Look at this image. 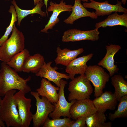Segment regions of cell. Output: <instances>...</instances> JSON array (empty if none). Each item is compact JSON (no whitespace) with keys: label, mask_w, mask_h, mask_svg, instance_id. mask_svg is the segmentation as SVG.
I'll return each instance as SVG.
<instances>
[{"label":"cell","mask_w":127,"mask_h":127,"mask_svg":"<svg viewBox=\"0 0 127 127\" xmlns=\"http://www.w3.org/2000/svg\"><path fill=\"white\" fill-rule=\"evenodd\" d=\"M106 117L104 113L96 111L87 116L86 123L87 127H111L110 122H106Z\"/></svg>","instance_id":"24"},{"label":"cell","mask_w":127,"mask_h":127,"mask_svg":"<svg viewBox=\"0 0 127 127\" xmlns=\"http://www.w3.org/2000/svg\"><path fill=\"white\" fill-rule=\"evenodd\" d=\"M84 51L82 48L71 50L67 48L62 49L58 47L56 51L57 56L54 61L56 65L60 64L66 66L79 55L83 52Z\"/></svg>","instance_id":"19"},{"label":"cell","mask_w":127,"mask_h":127,"mask_svg":"<svg viewBox=\"0 0 127 127\" xmlns=\"http://www.w3.org/2000/svg\"><path fill=\"white\" fill-rule=\"evenodd\" d=\"M44 62L43 56L40 54L30 55L25 61L22 71L36 74L39 71Z\"/></svg>","instance_id":"21"},{"label":"cell","mask_w":127,"mask_h":127,"mask_svg":"<svg viewBox=\"0 0 127 127\" xmlns=\"http://www.w3.org/2000/svg\"><path fill=\"white\" fill-rule=\"evenodd\" d=\"M52 63L50 61L47 63L45 62L39 71L36 74V76L47 79L60 87V81L63 78L67 79H70L68 75L66 74L59 72L52 67L51 65Z\"/></svg>","instance_id":"16"},{"label":"cell","mask_w":127,"mask_h":127,"mask_svg":"<svg viewBox=\"0 0 127 127\" xmlns=\"http://www.w3.org/2000/svg\"><path fill=\"white\" fill-rule=\"evenodd\" d=\"M92 53L76 58L71 61L66 67L65 71L69 74L71 80L76 74H85L88 66L87 62L92 58Z\"/></svg>","instance_id":"15"},{"label":"cell","mask_w":127,"mask_h":127,"mask_svg":"<svg viewBox=\"0 0 127 127\" xmlns=\"http://www.w3.org/2000/svg\"><path fill=\"white\" fill-rule=\"evenodd\" d=\"M85 75L94 87V96H99L103 92V90L109 80V75L98 65L88 66Z\"/></svg>","instance_id":"5"},{"label":"cell","mask_w":127,"mask_h":127,"mask_svg":"<svg viewBox=\"0 0 127 127\" xmlns=\"http://www.w3.org/2000/svg\"><path fill=\"white\" fill-rule=\"evenodd\" d=\"M121 1L117 0L115 4H110L108 1L99 2L93 0L88 3L84 2L83 5L86 8H91L95 10L94 12L98 16H104L111 14L113 12H123L127 14V9L122 5Z\"/></svg>","instance_id":"9"},{"label":"cell","mask_w":127,"mask_h":127,"mask_svg":"<svg viewBox=\"0 0 127 127\" xmlns=\"http://www.w3.org/2000/svg\"><path fill=\"white\" fill-rule=\"evenodd\" d=\"M60 83L58 100L56 103L53 104L55 106V109L49 115V116L52 119L59 118L61 116L71 118L70 109L71 106L76 100H72L70 102L67 101L65 97L64 90L67 82L62 79Z\"/></svg>","instance_id":"7"},{"label":"cell","mask_w":127,"mask_h":127,"mask_svg":"<svg viewBox=\"0 0 127 127\" xmlns=\"http://www.w3.org/2000/svg\"><path fill=\"white\" fill-rule=\"evenodd\" d=\"M12 1H15V0H12Z\"/></svg>","instance_id":"36"},{"label":"cell","mask_w":127,"mask_h":127,"mask_svg":"<svg viewBox=\"0 0 127 127\" xmlns=\"http://www.w3.org/2000/svg\"><path fill=\"white\" fill-rule=\"evenodd\" d=\"M64 0H61L59 4L52 1L50 2V5L47 10L48 12H52V14L47 24L45 26L44 28L41 30V32L48 33V30L52 29L54 26L59 22L60 20L58 16L60 13L65 11H72L73 6L67 4Z\"/></svg>","instance_id":"11"},{"label":"cell","mask_w":127,"mask_h":127,"mask_svg":"<svg viewBox=\"0 0 127 127\" xmlns=\"http://www.w3.org/2000/svg\"><path fill=\"white\" fill-rule=\"evenodd\" d=\"M59 89V87H56L50 81L44 78L41 81L40 87L36 89V91L40 96L46 97L53 104L58 101L59 94L57 91Z\"/></svg>","instance_id":"18"},{"label":"cell","mask_w":127,"mask_h":127,"mask_svg":"<svg viewBox=\"0 0 127 127\" xmlns=\"http://www.w3.org/2000/svg\"><path fill=\"white\" fill-rule=\"evenodd\" d=\"M111 82L114 87V95L118 101L123 96L127 95V82L122 75H114L111 77Z\"/></svg>","instance_id":"23"},{"label":"cell","mask_w":127,"mask_h":127,"mask_svg":"<svg viewBox=\"0 0 127 127\" xmlns=\"http://www.w3.org/2000/svg\"><path fill=\"white\" fill-rule=\"evenodd\" d=\"M68 90L70 92L68 98L69 101L89 98L93 92L90 81L85 74L80 75L72 80L69 83Z\"/></svg>","instance_id":"4"},{"label":"cell","mask_w":127,"mask_h":127,"mask_svg":"<svg viewBox=\"0 0 127 127\" xmlns=\"http://www.w3.org/2000/svg\"><path fill=\"white\" fill-rule=\"evenodd\" d=\"M11 2L15 8L17 15V25L19 26H20L22 20L28 15L36 13L39 14L43 17H46L47 16L46 12L43 11L41 10V8L44 4L43 1L40 2L36 4L32 9L29 10L20 9L18 6L15 1H12Z\"/></svg>","instance_id":"22"},{"label":"cell","mask_w":127,"mask_h":127,"mask_svg":"<svg viewBox=\"0 0 127 127\" xmlns=\"http://www.w3.org/2000/svg\"><path fill=\"white\" fill-rule=\"evenodd\" d=\"M2 99L0 96V102ZM5 125L4 122H3L1 119L0 118V127H4Z\"/></svg>","instance_id":"31"},{"label":"cell","mask_w":127,"mask_h":127,"mask_svg":"<svg viewBox=\"0 0 127 127\" xmlns=\"http://www.w3.org/2000/svg\"><path fill=\"white\" fill-rule=\"evenodd\" d=\"M106 54L98 64L106 69L109 72L110 77H111L119 70L117 65L114 64V57L116 53L121 49V47L118 45L110 44L106 45Z\"/></svg>","instance_id":"13"},{"label":"cell","mask_w":127,"mask_h":127,"mask_svg":"<svg viewBox=\"0 0 127 127\" xmlns=\"http://www.w3.org/2000/svg\"><path fill=\"white\" fill-rule=\"evenodd\" d=\"M44 0V3L46 7V13L47 16H48V12L47 10L48 2V1L49 0Z\"/></svg>","instance_id":"30"},{"label":"cell","mask_w":127,"mask_h":127,"mask_svg":"<svg viewBox=\"0 0 127 127\" xmlns=\"http://www.w3.org/2000/svg\"><path fill=\"white\" fill-rule=\"evenodd\" d=\"M123 26L127 28V14L124 13L119 15L117 12L108 15L104 20L96 23L95 28L98 29L107 26L112 27L116 26Z\"/></svg>","instance_id":"20"},{"label":"cell","mask_w":127,"mask_h":127,"mask_svg":"<svg viewBox=\"0 0 127 127\" xmlns=\"http://www.w3.org/2000/svg\"><path fill=\"white\" fill-rule=\"evenodd\" d=\"M25 93L19 91L14 97L17 105L18 113L22 121L21 127H28L32 119L33 114L30 111L32 100L25 96Z\"/></svg>","instance_id":"8"},{"label":"cell","mask_w":127,"mask_h":127,"mask_svg":"<svg viewBox=\"0 0 127 127\" xmlns=\"http://www.w3.org/2000/svg\"><path fill=\"white\" fill-rule=\"evenodd\" d=\"M81 1H83L84 2H87L88 1H92L94 0H80Z\"/></svg>","instance_id":"34"},{"label":"cell","mask_w":127,"mask_h":127,"mask_svg":"<svg viewBox=\"0 0 127 127\" xmlns=\"http://www.w3.org/2000/svg\"><path fill=\"white\" fill-rule=\"evenodd\" d=\"M8 12L11 14V21L4 34L0 38V46L8 39L9 36L13 30L15 23L17 21V14L15 8L13 5L10 6Z\"/></svg>","instance_id":"28"},{"label":"cell","mask_w":127,"mask_h":127,"mask_svg":"<svg viewBox=\"0 0 127 127\" xmlns=\"http://www.w3.org/2000/svg\"><path fill=\"white\" fill-rule=\"evenodd\" d=\"M30 55L28 49H24L14 56L6 64L16 72L22 71L25 61Z\"/></svg>","instance_id":"25"},{"label":"cell","mask_w":127,"mask_h":127,"mask_svg":"<svg viewBox=\"0 0 127 127\" xmlns=\"http://www.w3.org/2000/svg\"><path fill=\"white\" fill-rule=\"evenodd\" d=\"M92 100L97 111L104 113L107 110H114L118 101L114 93L106 91Z\"/></svg>","instance_id":"14"},{"label":"cell","mask_w":127,"mask_h":127,"mask_svg":"<svg viewBox=\"0 0 127 127\" xmlns=\"http://www.w3.org/2000/svg\"><path fill=\"white\" fill-rule=\"evenodd\" d=\"M121 2L124 5H125V4L126 3L127 0H121Z\"/></svg>","instance_id":"33"},{"label":"cell","mask_w":127,"mask_h":127,"mask_svg":"<svg viewBox=\"0 0 127 127\" xmlns=\"http://www.w3.org/2000/svg\"><path fill=\"white\" fill-rule=\"evenodd\" d=\"M30 94L36 101V111L32 115L33 127H39L43 126L49 114L54 111L55 106L46 97L40 98L37 92L31 91Z\"/></svg>","instance_id":"6"},{"label":"cell","mask_w":127,"mask_h":127,"mask_svg":"<svg viewBox=\"0 0 127 127\" xmlns=\"http://www.w3.org/2000/svg\"><path fill=\"white\" fill-rule=\"evenodd\" d=\"M34 5H36L40 2L43 1L42 0H33Z\"/></svg>","instance_id":"32"},{"label":"cell","mask_w":127,"mask_h":127,"mask_svg":"<svg viewBox=\"0 0 127 127\" xmlns=\"http://www.w3.org/2000/svg\"><path fill=\"white\" fill-rule=\"evenodd\" d=\"M25 37L15 24L10 37L0 46V60L7 63L24 48Z\"/></svg>","instance_id":"3"},{"label":"cell","mask_w":127,"mask_h":127,"mask_svg":"<svg viewBox=\"0 0 127 127\" xmlns=\"http://www.w3.org/2000/svg\"><path fill=\"white\" fill-rule=\"evenodd\" d=\"M74 3L72 6V13L64 22L67 24H73L76 20L80 18L88 17L92 19H96L98 16L94 12H90L85 8L80 0H74Z\"/></svg>","instance_id":"17"},{"label":"cell","mask_w":127,"mask_h":127,"mask_svg":"<svg viewBox=\"0 0 127 127\" xmlns=\"http://www.w3.org/2000/svg\"><path fill=\"white\" fill-rule=\"evenodd\" d=\"M98 29L82 31L76 29H69L63 33L62 41L64 42H75L84 40L96 41L99 39Z\"/></svg>","instance_id":"10"},{"label":"cell","mask_w":127,"mask_h":127,"mask_svg":"<svg viewBox=\"0 0 127 127\" xmlns=\"http://www.w3.org/2000/svg\"><path fill=\"white\" fill-rule=\"evenodd\" d=\"M97 111L92 102L89 98L76 100L70 110L71 118L76 120L79 117L85 115L88 116Z\"/></svg>","instance_id":"12"},{"label":"cell","mask_w":127,"mask_h":127,"mask_svg":"<svg viewBox=\"0 0 127 127\" xmlns=\"http://www.w3.org/2000/svg\"><path fill=\"white\" fill-rule=\"evenodd\" d=\"M1 78V75L0 73V80Z\"/></svg>","instance_id":"35"},{"label":"cell","mask_w":127,"mask_h":127,"mask_svg":"<svg viewBox=\"0 0 127 127\" xmlns=\"http://www.w3.org/2000/svg\"><path fill=\"white\" fill-rule=\"evenodd\" d=\"M70 118H60L50 119L48 117L43 125V127H71L74 122Z\"/></svg>","instance_id":"27"},{"label":"cell","mask_w":127,"mask_h":127,"mask_svg":"<svg viewBox=\"0 0 127 127\" xmlns=\"http://www.w3.org/2000/svg\"><path fill=\"white\" fill-rule=\"evenodd\" d=\"M117 109L113 113L109 114L108 118L113 121L116 119L127 117V95L121 98Z\"/></svg>","instance_id":"26"},{"label":"cell","mask_w":127,"mask_h":127,"mask_svg":"<svg viewBox=\"0 0 127 127\" xmlns=\"http://www.w3.org/2000/svg\"><path fill=\"white\" fill-rule=\"evenodd\" d=\"M15 90L8 91L0 102V118L7 127H21L22 121L17 108V102L14 96Z\"/></svg>","instance_id":"2"},{"label":"cell","mask_w":127,"mask_h":127,"mask_svg":"<svg viewBox=\"0 0 127 127\" xmlns=\"http://www.w3.org/2000/svg\"><path fill=\"white\" fill-rule=\"evenodd\" d=\"M0 73V96H4L8 91L12 90L21 91L25 94L31 91V88L27 83L31 80V76L26 79H23L6 63L3 62L1 64Z\"/></svg>","instance_id":"1"},{"label":"cell","mask_w":127,"mask_h":127,"mask_svg":"<svg viewBox=\"0 0 127 127\" xmlns=\"http://www.w3.org/2000/svg\"><path fill=\"white\" fill-rule=\"evenodd\" d=\"M87 116L86 115H84L79 117L75 121H74L71 127H87L86 123V119Z\"/></svg>","instance_id":"29"}]
</instances>
